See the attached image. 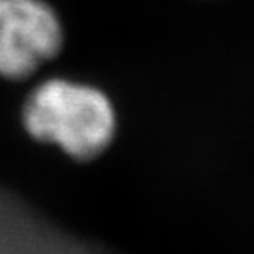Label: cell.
Wrapping results in <instances>:
<instances>
[{
    "label": "cell",
    "mask_w": 254,
    "mask_h": 254,
    "mask_svg": "<svg viewBox=\"0 0 254 254\" xmlns=\"http://www.w3.org/2000/svg\"><path fill=\"white\" fill-rule=\"evenodd\" d=\"M21 127L30 139L59 149L73 162H92L115 139L117 111L100 87L57 75L27 94Z\"/></svg>",
    "instance_id": "obj_1"
},
{
    "label": "cell",
    "mask_w": 254,
    "mask_h": 254,
    "mask_svg": "<svg viewBox=\"0 0 254 254\" xmlns=\"http://www.w3.org/2000/svg\"><path fill=\"white\" fill-rule=\"evenodd\" d=\"M66 30L47 0H0V77L27 81L63 53Z\"/></svg>",
    "instance_id": "obj_2"
}]
</instances>
